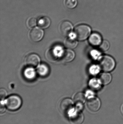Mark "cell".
<instances>
[{
	"mask_svg": "<svg viewBox=\"0 0 123 124\" xmlns=\"http://www.w3.org/2000/svg\"><path fill=\"white\" fill-rule=\"evenodd\" d=\"M115 65L114 59L110 56H103L99 60V66L105 71L108 72L112 70L115 68Z\"/></svg>",
	"mask_w": 123,
	"mask_h": 124,
	"instance_id": "cell-1",
	"label": "cell"
},
{
	"mask_svg": "<svg viewBox=\"0 0 123 124\" xmlns=\"http://www.w3.org/2000/svg\"><path fill=\"white\" fill-rule=\"evenodd\" d=\"M91 30L89 26L85 24L79 25L76 27L74 30L75 37L80 41L85 40L89 36Z\"/></svg>",
	"mask_w": 123,
	"mask_h": 124,
	"instance_id": "cell-2",
	"label": "cell"
},
{
	"mask_svg": "<svg viewBox=\"0 0 123 124\" xmlns=\"http://www.w3.org/2000/svg\"><path fill=\"white\" fill-rule=\"evenodd\" d=\"M21 105V99L19 96L15 95L9 96L6 101V108L9 110L12 111L19 109Z\"/></svg>",
	"mask_w": 123,
	"mask_h": 124,
	"instance_id": "cell-3",
	"label": "cell"
},
{
	"mask_svg": "<svg viewBox=\"0 0 123 124\" xmlns=\"http://www.w3.org/2000/svg\"><path fill=\"white\" fill-rule=\"evenodd\" d=\"M60 108L61 111L65 114L70 113L74 108L73 101L69 98L63 99L60 103Z\"/></svg>",
	"mask_w": 123,
	"mask_h": 124,
	"instance_id": "cell-4",
	"label": "cell"
},
{
	"mask_svg": "<svg viewBox=\"0 0 123 124\" xmlns=\"http://www.w3.org/2000/svg\"><path fill=\"white\" fill-rule=\"evenodd\" d=\"M40 59L38 55L31 54L27 55L25 59V63L28 68H34L39 64Z\"/></svg>",
	"mask_w": 123,
	"mask_h": 124,
	"instance_id": "cell-5",
	"label": "cell"
},
{
	"mask_svg": "<svg viewBox=\"0 0 123 124\" xmlns=\"http://www.w3.org/2000/svg\"><path fill=\"white\" fill-rule=\"evenodd\" d=\"M87 107L92 112L97 111L101 106L100 101L97 97L90 98L87 101Z\"/></svg>",
	"mask_w": 123,
	"mask_h": 124,
	"instance_id": "cell-6",
	"label": "cell"
},
{
	"mask_svg": "<svg viewBox=\"0 0 123 124\" xmlns=\"http://www.w3.org/2000/svg\"><path fill=\"white\" fill-rule=\"evenodd\" d=\"M44 35V32L42 29L39 28H33L29 33L30 40L34 42H38L42 39Z\"/></svg>",
	"mask_w": 123,
	"mask_h": 124,
	"instance_id": "cell-7",
	"label": "cell"
},
{
	"mask_svg": "<svg viewBox=\"0 0 123 124\" xmlns=\"http://www.w3.org/2000/svg\"><path fill=\"white\" fill-rule=\"evenodd\" d=\"M73 28V25L71 23L68 21H64L60 25V32L63 36L66 37L71 33Z\"/></svg>",
	"mask_w": 123,
	"mask_h": 124,
	"instance_id": "cell-8",
	"label": "cell"
},
{
	"mask_svg": "<svg viewBox=\"0 0 123 124\" xmlns=\"http://www.w3.org/2000/svg\"><path fill=\"white\" fill-rule=\"evenodd\" d=\"M74 52L70 49H65L61 52L60 57L62 62H71L75 57Z\"/></svg>",
	"mask_w": 123,
	"mask_h": 124,
	"instance_id": "cell-9",
	"label": "cell"
},
{
	"mask_svg": "<svg viewBox=\"0 0 123 124\" xmlns=\"http://www.w3.org/2000/svg\"><path fill=\"white\" fill-rule=\"evenodd\" d=\"M71 120L73 124H81L84 121V115L80 111H76L71 116Z\"/></svg>",
	"mask_w": 123,
	"mask_h": 124,
	"instance_id": "cell-10",
	"label": "cell"
},
{
	"mask_svg": "<svg viewBox=\"0 0 123 124\" xmlns=\"http://www.w3.org/2000/svg\"><path fill=\"white\" fill-rule=\"evenodd\" d=\"M89 41L92 46H99L102 42V38L98 33H93L90 37Z\"/></svg>",
	"mask_w": 123,
	"mask_h": 124,
	"instance_id": "cell-11",
	"label": "cell"
},
{
	"mask_svg": "<svg viewBox=\"0 0 123 124\" xmlns=\"http://www.w3.org/2000/svg\"><path fill=\"white\" fill-rule=\"evenodd\" d=\"M112 80V76L108 73H103L100 75L99 81L101 84L107 85L110 83Z\"/></svg>",
	"mask_w": 123,
	"mask_h": 124,
	"instance_id": "cell-12",
	"label": "cell"
},
{
	"mask_svg": "<svg viewBox=\"0 0 123 124\" xmlns=\"http://www.w3.org/2000/svg\"><path fill=\"white\" fill-rule=\"evenodd\" d=\"M51 21L50 19L47 17L44 16L39 19L38 24L39 27L42 29L47 28L50 25Z\"/></svg>",
	"mask_w": 123,
	"mask_h": 124,
	"instance_id": "cell-13",
	"label": "cell"
},
{
	"mask_svg": "<svg viewBox=\"0 0 123 124\" xmlns=\"http://www.w3.org/2000/svg\"><path fill=\"white\" fill-rule=\"evenodd\" d=\"M46 57L50 62H55L58 59V55L55 49H48L46 52Z\"/></svg>",
	"mask_w": 123,
	"mask_h": 124,
	"instance_id": "cell-14",
	"label": "cell"
},
{
	"mask_svg": "<svg viewBox=\"0 0 123 124\" xmlns=\"http://www.w3.org/2000/svg\"><path fill=\"white\" fill-rule=\"evenodd\" d=\"M74 100L77 105H82L86 100V97L82 93H78L75 95Z\"/></svg>",
	"mask_w": 123,
	"mask_h": 124,
	"instance_id": "cell-15",
	"label": "cell"
},
{
	"mask_svg": "<svg viewBox=\"0 0 123 124\" xmlns=\"http://www.w3.org/2000/svg\"><path fill=\"white\" fill-rule=\"evenodd\" d=\"M77 41L75 39L71 38H68L65 40L64 45L66 47L70 49H73L77 46Z\"/></svg>",
	"mask_w": 123,
	"mask_h": 124,
	"instance_id": "cell-16",
	"label": "cell"
},
{
	"mask_svg": "<svg viewBox=\"0 0 123 124\" xmlns=\"http://www.w3.org/2000/svg\"><path fill=\"white\" fill-rule=\"evenodd\" d=\"M24 75L27 78L29 79H32L35 76V71L33 68H28L25 71Z\"/></svg>",
	"mask_w": 123,
	"mask_h": 124,
	"instance_id": "cell-17",
	"label": "cell"
},
{
	"mask_svg": "<svg viewBox=\"0 0 123 124\" xmlns=\"http://www.w3.org/2000/svg\"><path fill=\"white\" fill-rule=\"evenodd\" d=\"M38 71L40 75L42 76H45L48 73L49 69L45 65L42 64L39 67Z\"/></svg>",
	"mask_w": 123,
	"mask_h": 124,
	"instance_id": "cell-18",
	"label": "cell"
},
{
	"mask_svg": "<svg viewBox=\"0 0 123 124\" xmlns=\"http://www.w3.org/2000/svg\"><path fill=\"white\" fill-rule=\"evenodd\" d=\"M77 4V0H66L65 4L67 8L73 9L76 6Z\"/></svg>",
	"mask_w": 123,
	"mask_h": 124,
	"instance_id": "cell-19",
	"label": "cell"
},
{
	"mask_svg": "<svg viewBox=\"0 0 123 124\" xmlns=\"http://www.w3.org/2000/svg\"><path fill=\"white\" fill-rule=\"evenodd\" d=\"M110 45L109 42L107 40L102 41L99 46V48L102 51H107L110 48Z\"/></svg>",
	"mask_w": 123,
	"mask_h": 124,
	"instance_id": "cell-20",
	"label": "cell"
},
{
	"mask_svg": "<svg viewBox=\"0 0 123 124\" xmlns=\"http://www.w3.org/2000/svg\"><path fill=\"white\" fill-rule=\"evenodd\" d=\"M37 23V21L36 19L34 17H32L27 21V26L30 28H32L36 26Z\"/></svg>",
	"mask_w": 123,
	"mask_h": 124,
	"instance_id": "cell-21",
	"label": "cell"
},
{
	"mask_svg": "<svg viewBox=\"0 0 123 124\" xmlns=\"http://www.w3.org/2000/svg\"><path fill=\"white\" fill-rule=\"evenodd\" d=\"M7 95V93L6 90L4 89H0V98L1 100H3Z\"/></svg>",
	"mask_w": 123,
	"mask_h": 124,
	"instance_id": "cell-22",
	"label": "cell"
},
{
	"mask_svg": "<svg viewBox=\"0 0 123 124\" xmlns=\"http://www.w3.org/2000/svg\"><path fill=\"white\" fill-rule=\"evenodd\" d=\"M90 85L93 88H97L99 85L98 82L94 80H92V82H90Z\"/></svg>",
	"mask_w": 123,
	"mask_h": 124,
	"instance_id": "cell-23",
	"label": "cell"
},
{
	"mask_svg": "<svg viewBox=\"0 0 123 124\" xmlns=\"http://www.w3.org/2000/svg\"><path fill=\"white\" fill-rule=\"evenodd\" d=\"M6 107L3 103L1 102L0 106V113L1 114L4 113L6 110Z\"/></svg>",
	"mask_w": 123,
	"mask_h": 124,
	"instance_id": "cell-24",
	"label": "cell"
},
{
	"mask_svg": "<svg viewBox=\"0 0 123 124\" xmlns=\"http://www.w3.org/2000/svg\"></svg>",
	"mask_w": 123,
	"mask_h": 124,
	"instance_id": "cell-25",
	"label": "cell"
}]
</instances>
